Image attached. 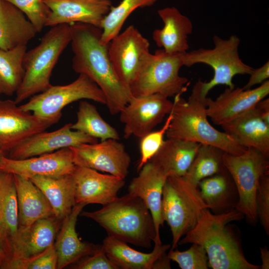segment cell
I'll return each mask as SVG.
<instances>
[{"instance_id":"obj_10","label":"cell","mask_w":269,"mask_h":269,"mask_svg":"<svg viewBox=\"0 0 269 269\" xmlns=\"http://www.w3.org/2000/svg\"><path fill=\"white\" fill-rule=\"evenodd\" d=\"M82 99L106 104L105 96L97 84L87 75L80 74L72 82L65 85H51L19 107L41 118H61L65 107Z\"/></svg>"},{"instance_id":"obj_13","label":"cell","mask_w":269,"mask_h":269,"mask_svg":"<svg viewBox=\"0 0 269 269\" xmlns=\"http://www.w3.org/2000/svg\"><path fill=\"white\" fill-rule=\"evenodd\" d=\"M61 118H44L22 110L11 100L0 101V149L9 153L30 136L45 131Z\"/></svg>"},{"instance_id":"obj_29","label":"cell","mask_w":269,"mask_h":269,"mask_svg":"<svg viewBox=\"0 0 269 269\" xmlns=\"http://www.w3.org/2000/svg\"><path fill=\"white\" fill-rule=\"evenodd\" d=\"M198 188L201 197L214 214H222L236 209L238 195L228 171L200 181Z\"/></svg>"},{"instance_id":"obj_19","label":"cell","mask_w":269,"mask_h":269,"mask_svg":"<svg viewBox=\"0 0 269 269\" xmlns=\"http://www.w3.org/2000/svg\"><path fill=\"white\" fill-rule=\"evenodd\" d=\"M70 147L22 159L4 156L0 170L30 179L36 176L59 177L72 174L75 168Z\"/></svg>"},{"instance_id":"obj_35","label":"cell","mask_w":269,"mask_h":269,"mask_svg":"<svg viewBox=\"0 0 269 269\" xmlns=\"http://www.w3.org/2000/svg\"><path fill=\"white\" fill-rule=\"evenodd\" d=\"M157 0H122L118 5L111 7L102 21L101 42L108 44L120 33L128 17L138 8L153 5Z\"/></svg>"},{"instance_id":"obj_40","label":"cell","mask_w":269,"mask_h":269,"mask_svg":"<svg viewBox=\"0 0 269 269\" xmlns=\"http://www.w3.org/2000/svg\"><path fill=\"white\" fill-rule=\"evenodd\" d=\"M76 269H118L107 257L101 248L94 253L87 256L75 263Z\"/></svg>"},{"instance_id":"obj_46","label":"cell","mask_w":269,"mask_h":269,"mask_svg":"<svg viewBox=\"0 0 269 269\" xmlns=\"http://www.w3.org/2000/svg\"><path fill=\"white\" fill-rule=\"evenodd\" d=\"M5 156V154L0 149V167L1 166L3 158Z\"/></svg>"},{"instance_id":"obj_18","label":"cell","mask_w":269,"mask_h":269,"mask_svg":"<svg viewBox=\"0 0 269 269\" xmlns=\"http://www.w3.org/2000/svg\"><path fill=\"white\" fill-rule=\"evenodd\" d=\"M68 123L50 132L45 131L30 136L13 148L8 153L10 158L22 159L82 143H93L98 139L71 129Z\"/></svg>"},{"instance_id":"obj_4","label":"cell","mask_w":269,"mask_h":269,"mask_svg":"<svg viewBox=\"0 0 269 269\" xmlns=\"http://www.w3.org/2000/svg\"><path fill=\"white\" fill-rule=\"evenodd\" d=\"M95 221L108 236L136 246L149 248L156 234L152 216L142 200L130 193L117 197L98 210L81 211Z\"/></svg>"},{"instance_id":"obj_38","label":"cell","mask_w":269,"mask_h":269,"mask_svg":"<svg viewBox=\"0 0 269 269\" xmlns=\"http://www.w3.org/2000/svg\"><path fill=\"white\" fill-rule=\"evenodd\" d=\"M22 11L37 32L45 26L49 9L43 0H5Z\"/></svg>"},{"instance_id":"obj_23","label":"cell","mask_w":269,"mask_h":269,"mask_svg":"<svg viewBox=\"0 0 269 269\" xmlns=\"http://www.w3.org/2000/svg\"><path fill=\"white\" fill-rule=\"evenodd\" d=\"M163 27L156 29L152 38L157 46L169 53H182L189 48L188 36L193 31L191 20L175 7H166L157 10Z\"/></svg>"},{"instance_id":"obj_42","label":"cell","mask_w":269,"mask_h":269,"mask_svg":"<svg viewBox=\"0 0 269 269\" xmlns=\"http://www.w3.org/2000/svg\"><path fill=\"white\" fill-rule=\"evenodd\" d=\"M248 82L243 87L245 90L250 89L253 86L263 83L269 77V62L268 61L263 66L257 69H254L250 75Z\"/></svg>"},{"instance_id":"obj_36","label":"cell","mask_w":269,"mask_h":269,"mask_svg":"<svg viewBox=\"0 0 269 269\" xmlns=\"http://www.w3.org/2000/svg\"><path fill=\"white\" fill-rule=\"evenodd\" d=\"M169 259L176 262L181 269H207L208 259L206 251L200 245L193 243L187 250L179 251L176 248L167 254Z\"/></svg>"},{"instance_id":"obj_45","label":"cell","mask_w":269,"mask_h":269,"mask_svg":"<svg viewBox=\"0 0 269 269\" xmlns=\"http://www.w3.org/2000/svg\"><path fill=\"white\" fill-rule=\"evenodd\" d=\"M0 257L4 260L3 266L7 262L9 258L8 250L6 243L0 234ZM2 266V267H3Z\"/></svg>"},{"instance_id":"obj_41","label":"cell","mask_w":269,"mask_h":269,"mask_svg":"<svg viewBox=\"0 0 269 269\" xmlns=\"http://www.w3.org/2000/svg\"><path fill=\"white\" fill-rule=\"evenodd\" d=\"M57 255L54 243L42 253L25 263L22 269H56Z\"/></svg>"},{"instance_id":"obj_7","label":"cell","mask_w":269,"mask_h":269,"mask_svg":"<svg viewBox=\"0 0 269 269\" xmlns=\"http://www.w3.org/2000/svg\"><path fill=\"white\" fill-rule=\"evenodd\" d=\"M183 63L182 53H169L157 49L145 57L140 69L130 86L134 97L159 94L168 98L187 90V78L179 75Z\"/></svg>"},{"instance_id":"obj_34","label":"cell","mask_w":269,"mask_h":269,"mask_svg":"<svg viewBox=\"0 0 269 269\" xmlns=\"http://www.w3.org/2000/svg\"><path fill=\"white\" fill-rule=\"evenodd\" d=\"M71 129L101 140L120 139L117 130L102 118L94 105L86 101L79 103L77 121Z\"/></svg>"},{"instance_id":"obj_12","label":"cell","mask_w":269,"mask_h":269,"mask_svg":"<svg viewBox=\"0 0 269 269\" xmlns=\"http://www.w3.org/2000/svg\"><path fill=\"white\" fill-rule=\"evenodd\" d=\"M149 48L148 39L133 25L120 32L108 44L113 67L119 79L129 89L149 53Z\"/></svg>"},{"instance_id":"obj_11","label":"cell","mask_w":269,"mask_h":269,"mask_svg":"<svg viewBox=\"0 0 269 269\" xmlns=\"http://www.w3.org/2000/svg\"><path fill=\"white\" fill-rule=\"evenodd\" d=\"M173 102L159 94L133 97L120 112L124 137L141 138L152 131L172 111Z\"/></svg>"},{"instance_id":"obj_47","label":"cell","mask_w":269,"mask_h":269,"mask_svg":"<svg viewBox=\"0 0 269 269\" xmlns=\"http://www.w3.org/2000/svg\"><path fill=\"white\" fill-rule=\"evenodd\" d=\"M4 262V260L2 257H0V268L2 267Z\"/></svg>"},{"instance_id":"obj_33","label":"cell","mask_w":269,"mask_h":269,"mask_svg":"<svg viewBox=\"0 0 269 269\" xmlns=\"http://www.w3.org/2000/svg\"><path fill=\"white\" fill-rule=\"evenodd\" d=\"M26 45L10 50L0 48V94L12 96L19 87L24 74L23 58Z\"/></svg>"},{"instance_id":"obj_27","label":"cell","mask_w":269,"mask_h":269,"mask_svg":"<svg viewBox=\"0 0 269 269\" xmlns=\"http://www.w3.org/2000/svg\"><path fill=\"white\" fill-rule=\"evenodd\" d=\"M200 144L187 140L167 138L148 161L168 177H183L189 169Z\"/></svg>"},{"instance_id":"obj_30","label":"cell","mask_w":269,"mask_h":269,"mask_svg":"<svg viewBox=\"0 0 269 269\" xmlns=\"http://www.w3.org/2000/svg\"><path fill=\"white\" fill-rule=\"evenodd\" d=\"M30 179L47 199L54 217L62 222L76 204L75 186L72 174L55 177L36 176Z\"/></svg>"},{"instance_id":"obj_17","label":"cell","mask_w":269,"mask_h":269,"mask_svg":"<svg viewBox=\"0 0 269 269\" xmlns=\"http://www.w3.org/2000/svg\"><path fill=\"white\" fill-rule=\"evenodd\" d=\"M49 9L45 26L83 23L101 28L112 7L111 0H43Z\"/></svg>"},{"instance_id":"obj_3","label":"cell","mask_w":269,"mask_h":269,"mask_svg":"<svg viewBox=\"0 0 269 269\" xmlns=\"http://www.w3.org/2000/svg\"><path fill=\"white\" fill-rule=\"evenodd\" d=\"M203 82L194 85L187 101L179 94L174 97L172 119L166 133L173 138L216 146L232 155H240L247 148L242 146L225 132L212 127L208 121L207 96L203 92Z\"/></svg>"},{"instance_id":"obj_21","label":"cell","mask_w":269,"mask_h":269,"mask_svg":"<svg viewBox=\"0 0 269 269\" xmlns=\"http://www.w3.org/2000/svg\"><path fill=\"white\" fill-rule=\"evenodd\" d=\"M168 176L149 161L139 170L129 186V193L140 198L149 211L153 221L156 239L154 244H162L160 228L164 221L161 215L163 187Z\"/></svg>"},{"instance_id":"obj_2","label":"cell","mask_w":269,"mask_h":269,"mask_svg":"<svg viewBox=\"0 0 269 269\" xmlns=\"http://www.w3.org/2000/svg\"><path fill=\"white\" fill-rule=\"evenodd\" d=\"M244 215L236 209L216 214L204 209L195 227L182 238L179 245L196 243L207 253L209 267L212 269H259L260 266L247 261L239 240L228 226Z\"/></svg>"},{"instance_id":"obj_25","label":"cell","mask_w":269,"mask_h":269,"mask_svg":"<svg viewBox=\"0 0 269 269\" xmlns=\"http://www.w3.org/2000/svg\"><path fill=\"white\" fill-rule=\"evenodd\" d=\"M101 246L107 257L118 269H156L159 259L171 247L170 245L155 243L150 253H144L109 236L104 239Z\"/></svg>"},{"instance_id":"obj_16","label":"cell","mask_w":269,"mask_h":269,"mask_svg":"<svg viewBox=\"0 0 269 269\" xmlns=\"http://www.w3.org/2000/svg\"><path fill=\"white\" fill-rule=\"evenodd\" d=\"M269 94V81L253 89L227 88L215 100L206 98V112L214 124L222 126L256 107Z\"/></svg>"},{"instance_id":"obj_43","label":"cell","mask_w":269,"mask_h":269,"mask_svg":"<svg viewBox=\"0 0 269 269\" xmlns=\"http://www.w3.org/2000/svg\"><path fill=\"white\" fill-rule=\"evenodd\" d=\"M263 121L269 125V99L264 98L256 106Z\"/></svg>"},{"instance_id":"obj_44","label":"cell","mask_w":269,"mask_h":269,"mask_svg":"<svg viewBox=\"0 0 269 269\" xmlns=\"http://www.w3.org/2000/svg\"><path fill=\"white\" fill-rule=\"evenodd\" d=\"M262 265L260 266L262 269H269V251L267 247L260 248Z\"/></svg>"},{"instance_id":"obj_32","label":"cell","mask_w":269,"mask_h":269,"mask_svg":"<svg viewBox=\"0 0 269 269\" xmlns=\"http://www.w3.org/2000/svg\"><path fill=\"white\" fill-rule=\"evenodd\" d=\"M223 150L216 146L201 144L183 177L195 186L207 177L227 171L223 161Z\"/></svg>"},{"instance_id":"obj_9","label":"cell","mask_w":269,"mask_h":269,"mask_svg":"<svg viewBox=\"0 0 269 269\" xmlns=\"http://www.w3.org/2000/svg\"><path fill=\"white\" fill-rule=\"evenodd\" d=\"M269 157L253 147H248L240 155L225 152L223 155L224 165L238 195L236 209L252 222L257 219L255 199L260 179L269 173Z\"/></svg>"},{"instance_id":"obj_37","label":"cell","mask_w":269,"mask_h":269,"mask_svg":"<svg viewBox=\"0 0 269 269\" xmlns=\"http://www.w3.org/2000/svg\"><path fill=\"white\" fill-rule=\"evenodd\" d=\"M172 119L171 112L163 126L159 130L151 131L141 138L139 144L140 157L137 166L139 170L157 152L164 141V136L169 126Z\"/></svg>"},{"instance_id":"obj_5","label":"cell","mask_w":269,"mask_h":269,"mask_svg":"<svg viewBox=\"0 0 269 269\" xmlns=\"http://www.w3.org/2000/svg\"><path fill=\"white\" fill-rule=\"evenodd\" d=\"M71 38L70 24L56 25L43 35L38 45L26 51L23 58L24 74L14 100L17 104L52 85V70Z\"/></svg>"},{"instance_id":"obj_20","label":"cell","mask_w":269,"mask_h":269,"mask_svg":"<svg viewBox=\"0 0 269 269\" xmlns=\"http://www.w3.org/2000/svg\"><path fill=\"white\" fill-rule=\"evenodd\" d=\"M72 175L76 204L107 205L118 197V193L125 184L124 179L82 166L75 165Z\"/></svg>"},{"instance_id":"obj_14","label":"cell","mask_w":269,"mask_h":269,"mask_svg":"<svg viewBox=\"0 0 269 269\" xmlns=\"http://www.w3.org/2000/svg\"><path fill=\"white\" fill-rule=\"evenodd\" d=\"M70 148L76 165L105 172L124 179L128 175L131 158L119 140L108 139Z\"/></svg>"},{"instance_id":"obj_22","label":"cell","mask_w":269,"mask_h":269,"mask_svg":"<svg viewBox=\"0 0 269 269\" xmlns=\"http://www.w3.org/2000/svg\"><path fill=\"white\" fill-rule=\"evenodd\" d=\"M86 205L76 203L70 214L62 221L54 246L57 255L58 269H63L92 254L101 245L82 241L76 230L78 217Z\"/></svg>"},{"instance_id":"obj_1","label":"cell","mask_w":269,"mask_h":269,"mask_svg":"<svg viewBox=\"0 0 269 269\" xmlns=\"http://www.w3.org/2000/svg\"><path fill=\"white\" fill-rule=\"evenodd\" d=\"M70 25L73 70L87 75L97 84L105 96L106 105L112 115L120 113L133 96L113 67L109 43L101 41V28L79 22Z\"/></svg>"},{"instance_id":"obj_28","label":"cell","mask_w":269,"mask_h":269,"mask_svg":"<svg viewBox=\"0 0 269 269\" xmlns=\"http://www.w3.org/2000/svg\"><path fill=\"white\" fill-rule=\"evenodd\" d=\"M37 33L24 14L5 0H0V48L7 50L27 45Z\"/></svg>"},{"instance_id":"obj_8","label":"cell","mask_w":269,"mask_h":269,"mask_svg":"<svg viewBox=\"0 0 269 269\" xmlns=\"http://www.w3.org/2000/svg\"><path fill=\"white\" fill-rule=\"evenodd\" d=\"M213 41L214 47L212 49L200 48L182 53L183 66L203 63L213 69V78L203 83V92L206 96L210 90L219 85L234 88L233 79L235 76L250 75L254 70L239 56L240 40L237 35H231L227 39L214 35Z\"/></svg>"},{"instance_id":"obj_39","label":"cell","mask_w":269,"mask_h":269,"mask_svg":"<svg viewBox=\"0 0 269 269\" xmlns=\"http://www.w3.org/2000/svg\"><path fill=\"white\" fill-rule=\"evenodd\" d=\"M256 210L259 219L266 233L269 235V173L260 179L256 191Z\"/></svg>"},{"instance_id":"obj_24","label":"cell","mask_w":269,"mask_h":269,"mask_svg":"<svg viewBox=\"0 0 269 269\" xmlns=\"http://www.w3.org/2000/svg\"><path fill=\"white\" fill-rule=\"evenodd\" d=\"M221 126L238 143L255 148L269 157V125L256 107Z\"/></svg>"},{"instance_id":"obj_15","label":"cell","mask_w":269,"mask_h":269,"mask_svg":"<svg viewBox=\"0 0 269 269\" xmlns=\"http://www.w3.org/2000/svg\"><path fill=\"white\" fill-rule=\"evenodd\" d=\"M61 223L52 216L39 219L27 228L18 229L10 259L2 268L22 269L25 263L54 243Z\"/></svg>"},{"instance_id":"obj_26","label":"cell","mask_w":269,"mask_h":269,"mask_svg":"<svg viewBox=\"0 0 269 269\" xmlns=\"http://www.w3.org/2000/svg\"><path fill=\"white\" fill-rule=\"evenodd\" d=\"M13 175L18 202V229L27 228L39 219L54 216L51 206L40 189L30 179Z\"/></svg>"},{"instance_id":"obj_6","label":"cell","mask_w":269,"mask_h":269,"mask_svg":"<svg viewBox=\"0 0 269 269\" xmlns=\"http://www.w3.org/2000/svg\"><path fill=\"white\" fill-rule=\"evenodd\" d=\"M206 208L208 207L201 197L198 187L183 177L167 178L162 190L161 215L171 232L170 250L176 248L182 237L195 227Z\"/></svg>"},{"instance_id":"obj_31","label":"cell","mask_w":269,"mask_h":269,"mask_svg":"<svg viewBox=\"0 0 269 269\" xmlns=\"http://www.w3.org/2000/svg\"><path fill=\"white\" fill-rule=\"evenodd\" d=\"M18 230V208L14 175L0 170V234L7 245L9 259Z\"/></svg>"}]
</instances>
